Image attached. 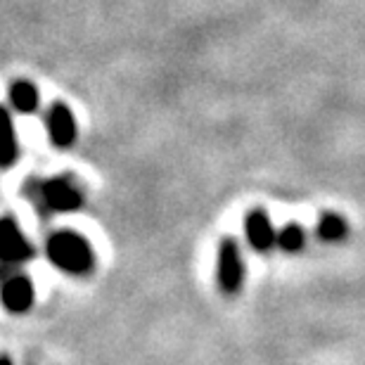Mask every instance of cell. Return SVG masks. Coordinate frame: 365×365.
Instances as JSON below:
<instances>
[{"mask_svg": "<svg viewBox=\"0 0 365 365\" xmlns=\"http://www.w3.org/2000/svg\"><path fill=\"white\" fill-rule=\"evenodd\" d=\"M48 257L57 268H62L64 273L71 275L88 273L93 266V252L88 242L71 230L55 232L48 240Z\"/></svg>", "mask_w": 365, "mask_h": 365, "instance_id": "obj_1", "label": "cell"}, {"mask_svg": "<svg viewBox=\"0 0 365 365\" xmlns=\"http://www.w3.org/2000/svg\"><path fill=\"white\" fill-rule=\"evenodd\" d=\"M242 261L235 240H223L218 250V284L225 294H235L242 284Z\"/></svg>", "mask_w": 365, "mask_h": 365, "instance_id": "obj_2", "label": "cell"}, {"mask_svg": "<svg viewBox=\"0 0 365 365\" xmlns=\"http://www.w3.org/2000/svg\"><path fill=\"white\" fill-rule=\"evenodd\" d=\"M0 257L5 264H19L31 257V247L21 235V230L14 225L10 216L3 221V237H0Z\"/></svg>", "mask_w": 365, "mask_h": 365, "instance_id": "obj_3", "label": "cell"}, {"mask_svg": "<svg viewBox=\"0 0 365 365\" xmlns=\"http://www.w3.org/2000/svg\"><path fill=\"white\" fill-rule=\"evenodd\" d=\"M245 228H247V240L254 250L266 252L277 242V232L273 230L271 218H268L261 209H254L250 216L245 218Z\"/></svg>", "mask_w": 365, "mask_h": 365, "instance_id": "obj_4", "label": "cell"}, {"mask_svg": "<svg viewBox=\"0 0 365 365\" xmlns=\"http://www.w3.org/2000/svg\"><path fill=\"white\" fill-rule=\"evenodd\" d=\"M3 304L10 313H24L34 304V284L21 275H14L3 284Z\"/></svg>", "mask_w": 365, "mask_h": 365, "instance_id": "obj_5", "label": "cell"}, {"mask_svg": "<svg viewBox=\"0 0 365 365\" xmlns=\"http://www.w3.org/2000/svg\"><path fill=\"white\" fill-rule=\"evenodd\" d=\"M46 200L57 211H71L81 207V195L67 180H53L46 185Z\"/></svg>", "mask_w": 365, "mask_h": 365, "instance_id": "obj_6", "label": "cell"}, {"mask_svg": "<svg viewBox=\"0 0 365 365\" xmlns=\"http://www.w3.org/2000/svg\"><path fill=\"white\" fill-rule=\"evenodd\" d=\"M318 235L327 240V242H337V240L346 235L344 218H339L337 214H325L318 223Z\"/></svg>", "mask_w": 365, "mask_h": 365, "instance_id": "obj_7", "label": "cell"}, {"mask_svg": "<svg viewBox=\"0 0 365 365\" xmlns=\"http://www.w3.org/2000/svg\"><path fill=\"white\" fill-rule=\"evenodd\" d=\"M304 242H306L304 230L299 228L297 223H289L287 228H282L280 232H277V245H280L282 250L289 252V254H294V252L302 250Z\"/></svg>", "mask_w": 365, "mask_h": 365, "instance_id": "obj_8", "label": "cell"}, {"mask_svg": "<svg viewBox=\"0 0 365 365\" xmlns=\"http://www.w3.org/2000/svg\"><path fill=\"white\" fill-rule=\"evenodd\" d=\"M3 365H12V363H10V359H3Z\"/></svg>", "mask_w": 365, "mask_h": 365, "instance_id": "obj_9", "label": "cell"}]
</instances>
